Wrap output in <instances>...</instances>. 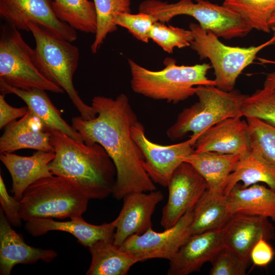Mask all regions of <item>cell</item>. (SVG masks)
Returning a JSON list of instances; mask_svg holds the SVG:
<instances>
[{"label": "cell", "mask_w": 275, "mask_h": 275, "mask_svg": "<svg viewBox=\"0 0 275 275\" xmlns=\"http://www.w3.org/2000/svg\"><path fill=\"white\" fill-rule=\"evenodd\" d=\"M242 117L227 118L206 130L198 137L195 151L243 155L250 147L248 123Z\"/></svg>", "instance_id": "cell-17"}, {"label": "cell", "mask_w": 275, "mask_h": 275, "mask_svg": "<svg viewBox=\"0 0 275 275\" xmlns=\"http://www.w3.org/2000/svg\"><path fill=\"white\" fill-rule=\"evenodd\" d=\"M0 16L19 31L30 32L31 23L60 39L72 42L77 38L76 30L57 17L50 0H0Z\"/></svg>", "instance_id": "cell-12"}, {"label": "cell", "mask_w": 275, "mask_h": 275, "mask_svg": "<svg viewBox=\"0 0 275 275\" xmlns=\"http://www.w3.org/2000/svg\"><path fill=\"white\" fill-rule=\"evenodd\" d=\"M28 107H15L5 100V95H0V129L5 127L16 119L23 117L28 112Z\"/></svg>", "instance_id": "cell-38"}, {"label": "cell", "mask_w": 275, "mask_h": 275, "mask_svg": "<svg viewBox=\"0 0 275 275\" xmlns=\"http://www.w3.org/2000/svg\"><path fill=\"white\" fill-rule=\"evenodd\" d=\"M274 255L273 249L268 242V240L261 238L252 248L250 259L255 265L264 267L270 263Z\"/></svg>", "instance_id": "cell-37"}, {"label": "cell", "mask_w": 275, "mask_h": 275, "mask_svg": "<svg viewBox=\"0 0 275 275\" xmlns=\"http://www.w3.org/2000/svg\"><path fill=\"white\" fill-rule=\"evenodd\" d=\"M131 134L144 156L143 166L154 183L167 187L172 175L189 155L195 151L197 137L183 142L161 145L150 141L139 121L132 125Z\"/></svg>", "instance_id": "cell-10"}, {"label": "cell", "mask_w": 275, "mask_h": 275, "mask_svg": "<svg viewBox=\"0 0 275 275\" xmlns=\"http://www.w3.org/2000/svg\"><path fill=\"white\" fill-rule=\"evenodd\" d=\"M122 208L115 219L114 244L120 247L133 235L145 233L152 227L151 217L156 205L163 199L160 190L133 192L124 197Z\"/></svg>", "instance_id": "cell-14"}, {"label": "cell", "mask_w": 275, "mask_h": 275, "mask_svg": "<svg viewBox=\"0 0 275 275\" xmlns=\"http://www.w3.org/2000/svg\"><path fill=\"white\" fill-rule=\"evenodd\" d=\"M91 105L97 113L95 118L74 117L71 125L85 143L100 144L113 160L116 170L113 197L120 200L131 193L156 190L143 168L142 152L131 134V127L138 120L128 97L123 93L115 99L96 96Z\"/></svg>", "instance_id": "cell-1"}, {"label": "cell", "mask_w": 275, "mask_h": 275, "mask_svg": "<svg viewBox=\"0 0 275 275\" xmlns=\"http://www.w3.org/2000/svg\"><path fill=\"white\" fill-rule=\"evenodd\" d=\"M54 157L48 167L54 175L70 182L89 199L103 200L112 194L115 164L98 143L88 144L58 131L51 132Z\"/></svg>", "instance_id": "cell-2"}, {"label": "cell", "mask_w": 275, "mask_h": 275, "mask_svg": "<svg viewBox=\"0 0 275 275\" xmlns=\"http://www.w3.org/2000/svg\"><path fill=\"white\" fill-rule=\"evenodd\" d=\"M222 229L225 246L248 262L251 250L259 239L275 238L273 226L263 216L232 214Z\"/></svg>", "instance_id": "cell-15"}, {"label": "cell", "mask_w": 275, "mask_h": 275, "mask_svg": "<svg viewBox=\"0 0 275 275\" xmlns=\"http://www.w3.org/2000/svg\"><path fill=\"white\" fill-rule=\"evenodd\" d=\"M34 59V49L24 41L19 30L3 24L0 35V81L19 89L37 88L64 93L42 74Z\"/></svg>", "instance_id": "cell-9"}, {"label": "cell", "mask_w": 275, "mask_h": 275, "mask_svg": "<svg viewBox=\"0 0 275 275\" xmlns=\"http://www.w3.org/2000/svg\"><path fill=\"white\" fill-rule=\"evenodd\" d=\"M58 256L53 250L31 246L11 227L0 208V274L9 275L14 266L34 264L41 260L50 262Z\"/></svg>", "instance_id": "cell-18"}, {"label": "cell", "mask_w": 275, "mask_h": 275, "mask_svg": "<svg viewBox=\"0 0 275 275\" xmlns=\"http://www.w3.org/2000/svg\"><path fill=\"white\" fill-rule=\"evenodd\" d=\"M96 13V30L94 40L91 46L92 53L97 52L107 35L116 31L117 16L130 13V0H94Z\"/></svg>", "instance_id": "cell-29"}, {"label": "cell", "mask_w": 275, "mask_h": 275, "mask_svg": "<svg viewBox=\"0 0 275 275\" xmlns=\"http://www.w3.org/2000/svg\"><path fill=\"white\" fill-rule=\"evenodd\" d=\"M271 30L275 32V25L271 26Z\"/></svg>", "instance_id": "cell-42"}, {"label": "cell", "mask_w": 275, "mask_h": 275, "mask_svg": "<svg viewBox=\"0 0 275 275\" xmlns=\"http://www.w3.org/2000/svg\"><path fill=\"white\" fill-rule=\"evenodd\" d=\"M250 149L275 168V126L255 117H246Z\"/></svg>", "instance_id": "cell-31"}, {"label": "cell", "mask_w": 275, "mask_h": 275, "mask_svg": "<svg viewBox=\"0 0 275 275\" xmlns=\"http://www.w3.org/2000/svg\"><path fill=\"white\" fill-rule=\"evenodd\" d=\"M167 187L168 199L160 221L164 229L173 226L188 210L194 208L208 188L205 179L186 162L175 170Z\"/></svg>", "instance_id": "cell-13"}, {"label": "cell", "mask_w": 275, "mask_h": 275, "mask_svg": "<svg viewBox=\"0 0 275 275\" xmlns=\"http://www.w3.org/2000/svg\"><path fill=\"white\" fill-rule=\"evenodd\" d=\"M52 8L57 17L75 30L95 34L96 13L93 2L89 0H53Z\"/></svg>", "instance_id": "cell-28"}, {"label": "cell", "mask_w": 275, "mask_h": 275, "mask_svg": "<svg viewBox=\"0 0 275 275\" xmlns=\"http://www.w3.org/2000/svg\"><path fill=\"white\" fill-rule=\"evenodd\" d=\"M242 112L243 117L257 118L275 126V87H263L247 95Z\"/></svg>", "instance_id": "cell-32"}, {"label": "cell", "mask_w": 275, "mask_h": 275, "mask_svg": "<svg viewBox=\"0 0 275 275\" xmlns=\"http://www.w3.org/2000/svg\"><path fill=\"white\" fill-rule=\"evenodd\" d=\"M223 5L232 9L251 26L269 33V20L275 12V0H224Z\"/></svg>", "instance_id": "cell-30"}, {"label": "cell", "mask_w": 275, "mask_h": 275, "mask_svg": "<svg viewBox=\"0 0 275 275\" xmlns=\"http://www.w3.org/2000/svg\"><path fill=\"white\" fill-rule=\"evenodd\" d=\"M239 182H242L240 184L243 188L263 182L275 191V168L250 149L240 156L229 176L224 194L227 196L231 189Z\"/></svg>", "instance_id": "cell-26"}, {"label": "cell", "mask_w": 275, "mask_h": 275, "mask_svg": "<svg viewBox=\"0 0 275 275\" xmlns=\"http://www.w3.org/2000/svg\"><path fill=\"white\" fill-rule=\"evenodd\" d=\"M156 21L152 15L142 12L120 13L116 19L117 26L126 29L136 39L145 43L148 42L150 30Z\"/></svg>", "instance_id": "cell-35"}, {"label": "cell", "mask_w": 275, "mask_h": 275, "mask_svg": "<svg viewBox=\"0 0 275 275\" xmlns=\"http://www.w3.org/2000/svg\"><path fill=\"white\" fill-rule=\"evenodd\" d=\"M263 87H275V71L268 73L265 80Z\"/></svg>", "instance_id": "cell-39"}, {"label": "cell", "mask_w": 275, "mask_h": 275, "mask_svg": "<svg viewBox=\"0 0 275 275\" xmlns=\"http://www.w3.org/2000/svg\"><path fill=\"white\" fill-rule=\"evenodd\" d=\"M51 132L47 131L41 121L29 111L18 121L5 127L0 138V153H12L23 149L53 151Z\"/></svg>", "instance_id": "cell-20"}, {"label": "cell", "mask_w": 275, "mask_h": 275, "mask_svg": "<svg viewBox=\"0 0 275 275\" xmlns=\"http://www.w3.org/2000/svg\"><path fill=\"white\" fill-rule=\"evenodd\" d=\"M70 218V220L65 222L49 218H35L26 222L25 229L34 237L42 236L50 231L68 232L74 236L80 244L88 248L100 240H114L115 220L109 223L95 225L86 222L81 216Z\"/></svg>", "instance_id": "cell-19"}, {"label": "cell", "mask_w": 275, "mask_h": 275, "mask_svg": "<svg viewBox=\"0 0 275 275\" xmlns=\"http://www.w3.org/2000/svg\"><path fill=\"white\" fill-rule=\"evenodd\" d=\"M139 12L152 15L157 21L168 22L181 15L190 16L203 29L217 37L231 39L243 37L253 29L231 8L206 0H180L168 3L159 0H145L139 6Z\"/></svg>", "instance_id": "cell-5"}, {"label": "cell", "mask_w": 275, "mask_h": 275, "mask_svg": "<svg viewBox=\"0 0 275 275\" xmlns=\"http://www.w3.org/2000/svg\"><path fill=\"white\" fill-rule=\"evenodd\" d=\"M89 200L68 180L53 175L38 180L25 189L19 201L20 215L25 222L81 216Z\"/></svg>", "instance_id": "cell-7"}, {"label": "cell", "mask_w": 275, "mask_h": 275, "mask_svg": "<svg viewBox=\"0 0 275 275\" xmlns=\"http://www.w3.org/2000/svg\"><path fill=\"white\" fill-rule=\"evenodd\" d=\"M225 247L222 229L193 234L170 260L168 275H188L200 270Z\"/></svg>", "instance_id": "cell-16"}, {"label": "cell", "mask_w": 275, "mask_h": 275, "mask_svg": "<svg viewBox=\"0 0 275 275\" xmlns=\"http://www.w3.org/2000/svg\"><path fill=\"white\" fill-rule=\"evenodd\" d=\"M128 62L132 90L153 99L177 103L195 95V86H215V81L207 76L212 68L209 63L178 65L174 59L168 58L164 60L162 70L152 71L131 59Z\"/></svg>", "instance_id": "cell-3"}, {"label": "cell", "mask_w": 275, "mask_h": 275, "mask_svg": "<svg viewBox=\"0 0 275 275\" xmlns=\"http://www.w3.org/2000/svg\"><path fill=\"white\" fill-rule=\"evenodd\" d=\"M35 41V63L42 74L67 93L84 119L90 120L97 113L92 105L85 103L76 90L73 77L79 60L78 48L72 42L58 38L39 26L29 23Z\"/></svg>", "instance_id": "cell-4"}, {"label": "cell", "mask_w": 275, "mask_h": 275, "mask_svg": "<svg viewBox=\"0 0 275 275\" xmlns=\"http://www.w3.org/2000/svg\"><path fill=\"white\" fill-rule=\"evenodd\" d=\"M231 215L227 196L207 190L194 208L192 235L222 229Z\"/></svg>", "instance_id": "cell-27"}, {"label": "cell", "mask_w": 275, "mask_h": 275, "mask_svg": "<svg viewBox=\"0 0 275 275\" xmlns=\"http://www.w3.org/2000/svg\"><path fill=\"white\" fill-rule=\"evenodd\" d=\"M54 157L53 151H37L29 156L1 153L0 160L12 178V193L15 199L20 201L30 185L40 179L53 175L48 164Z\"/></svg>", "instance_id": "cell-21"}, {"label": "cell", "mask_w": 275, "mask_h": 275, "mask_svg": "<svg viewBox=\"0 0 275 275\" xmlns=\"http://www.w3.org/2000/svg\"><path fill=\"white\" fill-rule=\"evenodd\" d=\"M149 38L164 51L171 53L174 48L190 47L193 37L190 30L155 22L151 28Z\"/></svg>", "instance_id": "cell-33"}, {"label": "cell", "mask_w": 275, "mask_h": 275, "mask_svg": "<svg viewBox=\"0 0 275 275\" xmlns=\"http://www.w3.org/2000/svg\"><path fill=\"white\" fill-rule=\"evenodd\" d=\"M88 249L92 259L87 275H126L139 262L115 245L114 241L100 240Z\"/></svg>", "instance_id": "cell-25"}, {"label": "cell", "mask_w": 275, "mask_h": 275, "mask_svg": "<svg viewBox=\"0 0 275 275\" xmlns=\"http://www.w3.org/2000/svg\"><path fill=\"white\" fill-rule=\"evenodd\" d=\"M0 203L1 208L11 225L15 227H19L22 220L19 212V201L8 194L1 175H0Z\"/></svg>", "instance_id": "cell-36"}, {"label": "cell", "mask_w": 275, "mask_h": 275, "mask_svg": "<svg viewBox=\"0 0 275 275\" xmlns=\"http://www.w3.org/2000/svg\"><path fill=\"white\" fill-rule=\"evenodd\" d=\"M210 263V275H245L249 263L226 246L216 254Z\"/></svg>", "instance_id": "cell-34"}, {"label": "cell", "mask_w": 275, "mask_h": 275, "mask_svg": "<svg viewBox=\"0 0 275 275\" xmlns=\"http://www.w3.org/2000/svg\"><path fill=\"white\" fill-rule=\"evenodd\" d=\"M269 24L270 28L275 25V12L272 14L269 20Z\"/></svg>", "instance_id": "cell-40"}, {"label": "cell", "mask_w": 275, "mask_h": 275, "mask_svg": "<svg viewBox=\"0 0 275 275\" xmlns=\"http://www.w3.org/2000/svg\"><path fill=\"white\" fill-rule=\"evenodd\" d=\"M194 208L164 231L156 232L150 228L142 234L132 235L119 248L139 262L154 258L171 260L192 235Z\"/></svg>", "instance_id": "cell-11"}, {"label": "cell", "mask_w": 275, "mask_h": 275, "mask_svg": "<svg viewBox=\"0 0 275 275\" xmlns=\"http://www.w3.org/2000/svg\"><path fill=\"white\" fill-rule=\"evenodd\" d=\"M274 44L275 45V42L274 43ZM264 62H266V63H273V64H275V61H268V60H265V59H263L262 60Z\"/></svg>", "instance_id": "cell-41"}, {"label": "cell", "mask_w": 275, "mask_h": 275, "mask_svg": "<svg viewBox=\"0 0 275 275\" xmlns=\"http://www.w3.org/2000/svg\"><path fill=\"white\" fill-rule=\"evenodd\" d=\"M228 197L229 212L270 218L275 222V191L259 184L243 188L236 184Z\"/></svg>", "instance_id": "cell-23"}, {"label": "cell", "mask_w": 275, "mask_h": 275, "mask_svg": "<svg viewBox=\"0 0 275 275\" xmlns=\"http://www.w3.org/2000/svg\"><path fill=\"white\" fill-rule=\"evenodd\" d=\"M0 91L2 94H13L21 98L29 111L41 121L47 131H58L83 141L77 131L62 117L61 112L52 103L46 91L37 88L19 89L1 81Z\"/></svg>", "instance_id": "cell-22"}, {"label": "cell", "mask_w": 275, "mask_h": 275, "mask_svg": "<svg viewBox=\"0 0 275 275\" xmlns=\"http://www.w3.org/2000/svg\"><path fill=\"white\" fill-rule=\"evenodd\" d=\"M240 157L237 154L194 151L184 162L190 164L205 179L208 190L224 193L228 177Z\"/></svg>", "instance_id": "cell-24"}, {"label": "cell", "mask_w": 275, "mask_h": 275, "mask_svg": "<svg viewBox=\"0 0 275 275\" xmlns=\"http://www.w3.org/2000/svg\"><path fill=\"white\" fill-rule=\"evenodd\" d=\"M198 101L184 108L176 122L167 131L172 140H180L189 132L190 137H198L206 130L229 118L242 116L246 95L235 90L226 91L215 86L195 87Z\"/></svg>", "instance_id": "cell-6"}, {"label": "cell", "mask_w": 275, "mask_h": 275, "mask_svg": "<svg viewBox=\"0 0 275 275\" xmlns=\"http://www.w3.org/2000/svg\"><path fill=\"white\" fill-rule=\"evenodd\" d=\"M193 35L190 47L200 60L207 59L214 69L215 86L226 91H232L242 71L252 64L257 54L263 48L274 44L275 35L257 46H231L222 43L212 32L199 24L190 23Z\"/></svg>", "instance_id": "cell-8"}]
</instances>
